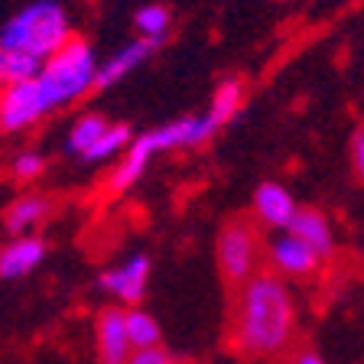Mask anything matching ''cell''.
<instances>
[{
  "label": "cell",
  "instance_id": "cell-1",
  "mask_svg": "<svg viewBox=\"0 0 364 364\" xmlns=\"http://www.w3.org/2000/svg\"><path fill=\"white\" fill-rule=\"evenodd\" d=\"M296 303L277 273H257L237 287L231 309V345L247 358H277L293 345Z\"/></svg>",
  "mask_w": 364,
  "mask_h": 364
},
{
  "label": "cell",
  "instance_id": "cell-2",
  "mask_svg": "<svg viewBox=\"0 0 364 364\" xmlns=\"http://www.w3.org/2000/svg\"><path fill=\"white\" fill-rule=\"evenodd\" d=\"M98 68L101 65L95 59V49L85 39L72 36L59 53L43 62V72L36 78L43 85L53 111H59L65 105L82 101L91 88H98Z\"/></svg>",
  "mask_w": 364,
  "mask_h": 364
},
{
  "label": "cell",
  "instance_id": "cell-3",
  "mask_svg": "<svg viewBox=\"0 0 364 364\" xmlns=\"http://www.w3.org/2000/svg\"><path fill=\"white\" fill-rule=\"evenodd\" d=\"M68 39H72V23L55 0H36L30 7H23L0 30V46L23 49L43 62L59 53Z\"/></svg>",
  "mask_w": 364,
  "mask_h": 364
},
{
  "label": "cell",
  "instance_id": "cell-4",
  "mask_svg": "<svg viewBox=\"0 0 364 364\" xmlns=\"http://www.w3.org/2000/svg\"><path fill=\"white\" fill-rule=\"evenodd\" d=\"M215 254H218L221 277L231 287H244V283L254 280L260 273V237L254 231V225L244 218L228 221L221 228Z\"/></svg>",
  "mask_w": 364,
  "mask_h": 364
},
{
  "label": "cell",
  "instance_id": "cell-5",
  "mask_svg": "<svg viewBox=\"0 0 364 364\" xmlns=\"http://www.w3.org/2000/svg\"><path fill=\"white\" fill-rule=\"evenodd\" d=\"M49 111H53V105L46 98L39 78L0 91V130H7V134L36 127Z\"/></svg>",
  "mask_w": 364,
  "mask_h": 364
},
{
  "label": "cell",
  "instance_id": "cell-6",
  "mask_svg": "<svg viewBox=\"0 0 364 364\" xmlns=\"http://www.w3.org/2000/svg\"><path fill=\"white\" fill-rule=\"evenodd\" d=\"M146 283H150V257L146 254H134L124 264L107 267L98 277V289L107 296H114L117 303L124 306H136L146 293Z\"/></svg>",
  "mask_w": 364,
  "mask_h": 364
},
{
  "label": "cell",
  "instance_id": "cell-7",
  "mask_svg": "<svg viewBox=\"0 0 364 364\" xmlns=\"http://www.w3.org/2000/svg\"><path fill=\"white\" fill-rule=\"evenodd\" d=\"M95 351L98 364H127L134 358V345L127 335V309L107 306L95 318Z\"/></svg>",
  "mask_w": 364,
  "mask_h": 364
},
{
  "label": "cell",
  "instance_id": "cell-8",
  "mask_svg": "<svg viewBox=\"0 0 364 364\" xmlns=\"http://www.w3.org/2000/svg\"><path fill=\"white\" fill-rule=\"evenodd\" d=\"M318 264H322V257H318L306 241H299L296 235H289V231L270 244V267L277 273H283V277L303 280V277H312V273L318 270Z\"/></svg>",
  "mask_w": 364,
  "mask_h": 364
},
{
  "label": "cell",
  "instance_id": "cell-9",
  "mask_svg": "<svg viewBox=\"0 0 364 364\" xmlns=\"http://www.w3.org/2000/svg\"><path fill=\"white\" fill-rule=\"evenodd\" d=\"M46 260V241L36 235L14 237L0 247V280H20Z\"/></svg>",
  "mask_w": 364,
  "mask_h": 364
},
{
  "label": "cell",
  "instance_id": "cell-10",
  "mask_svg": "<svg viewBox=\"0 0 364 364\" xmlns=\"http://www.w3.org/2000/svg\"><path fill=\"white\" fill-rule=\"evenodd\" d=\"M156 144H153V134H140L134 140V144L127 146V153L121 156V163H117V169L111 173V179H107V189L114 192V196H121V192H127L130 186H136L140 182V176L146 173V166H150V159L156 156Z\"/></svg>",
  "mask_w": 364,
  "mask_h": 364
},
{
  "label": "cell",
  "instance_id": "cell-11",
  "mask_svg": "<svg viewBox=\"0 0 364 364\" xmlns=\"http://www.w3.org/2000/svg\"><path fill=\"white\" fill-rule=\"evenodd\" d=\"M299 212V205L293 202L287 189L280 182H264L254 192V218L267 228H289Z\"/></svg>",
  "mask_w": 364,
  "mask_h": 364
},
{
  "label": "cell",
  "instance_id": "cell-12",
  "mask_svg": "<svg viewBox=\"0 0 364 364\" xmlns=\"http://www.w3.org/2000/svg\"><path fill=\"white\" fill-rule=\"evenodd\" d=\"M156 49H159V43H153V39H134V43L121 46V49L98 68V88H111V85H117L121 78H127L130 72L144 65Z\"/></svg>",
  "mask_w": 364,
  "mask_h": 364
},
{
  "label": "cell",
  "instance_id": "cell-13",
  "mask_svg": "<svg viewBox=\"0 0 364 364\" xmlns=\"http://www.w3.org/2000/svg\"><path fill=\"white\" fill-rule=\"evenodd\" d=\"M289 235H296L299 241H306L312 250H316L322 260H328L335 254V235H332V225L322 212L316 208H299L293 218V225L287 228Z\"/></svg>",
  "mask_w": 364,
  "mask_h": 364
},
{
  "label": "cell",
  "instance_id": "cell-14",
  "mask_svg": "<svg viewBox=\"0 0 364 364\" xmlns=\"http://www.w3.org/2000/svg\"><path fill=\"white\" fill-rule=\"evenodd\" d=\"M49 208H53V205H49L46 196H20L16 202L7 205V212H4V228H7L14 237L33 235V231L46 221Z\"/></svg>",
  "mask_w": 364,
  "mask_h": 364
},
{
  "label": "cell",
  "instance_id": "cell-15",
  "mask_svg": "<svg viewBox=\"0 0 364 364\" xmlns=\"http://www.w3.org/2000/svg\"><path fill=\"white\" fill-rule=\"evenodd\" d=\"M39 72H43V59L23 53V49L0 46V91L23 85V82H33Z\"/></svg>",
  "mask_w": 364,
  "mask_h": 364
},
{
  "label": "cell",
  "instance_id": "cell-16",
  "mask_svg": "<svg viewBox=\"0 0 364 364\" xmlns=\"http://www.w3.org/2000/svg\"><path fill=\"white\" fill-rule=\"evenodd\" d=\"M107 127H111V121H107V117H101V114H82V117L68 127L65 153H68V156L85 159V153H88L91 146H95L101 136L107 134Z\"/></svg>",
  "mask_w": 364,
  "mask_h": 364
},
{
  "label": "cell",
  "instance_id": "cell-17",
  "mask_svg": "<svg viewBox=\"0 0 364 364\" xmlns=\"http://www.w3.org/2000/svg\"><path fill=\"white\" fill-rule=\"evenodd\" d=\"M241 105H244V85L237 82V78H225V82L215 88L212 105H208L205 114L212 117L215 127H225V124H231V117L241 111Z\"/></svg>",
  "mask_w": 364,
  "mask_h": 364
},
{
  "label": "cell",
  "instance_id": "cell-18",
  "mask_svg": "<svg viewBox=\"0 0 364 364\" xmlns=\"http://www.w3.org/2000/svg\"><path fill=\"white\" fill-rule=\"evenodd\" d=\"M127 335H130V345H134V351L159 348V338H163V332H159V322L150 316V312L140 309V306H127Z\"/></svg>",
  "mask_w": 364,
  "mask_h": 364
},
{
  "label": "cell",
  "instance_id": "cell-19",
  "mask_svg": "<svg viewBox=\"0 0 364 364\" xmlns=\"http://www.w3.org/2000/svg\"><path fill=\"white\" fill-rule=\"evenodd\" d=\"M169 26H173V16L166 7L159 4H146L134 14V30L140 33V39H153V43H163L169 36Z\"/></svg>",
  "mask_w": 364,
  "mask_h": 364
},
{
  "label": "cell",
  "instance_id": "cell-20",
  "mask_svg": "<svg viewBox=\"0 0 364 364\" xmlns=\"http://www.w3.org/2000/svg\"><path fill=\"white\" fill-rule=\"evenodd\" d=\"M130 144H134V140H130L127 124H111V127H107V134L101 136V140L91 146L88 153H85V163H105V159L121 156V153H127Z\"/></svg>",
  "mask_w": 364,
  "mask_h": 364
},
{
  "label": "cell",
  "instance_id": "cell-21",
  "mask_svg": "<svg viewBox=\"0 0 364 364\" xmlns=\"http://www.w3.org/2000/svg\"><path fill=\"white\" fill-rule=\"evenodd\" d=\"M46 173V156L36 150H23L14 156V163H10V176H14L16 182H33L39 179V176Z\"/></svg>",
  "mask_w": 364,
  "mask_h": 364
},
{
  "label": "cell",
  "instance_id": "cell-22",
  "mask_svg": "<svg viewBox=\"0 0 364 364\" xmlns=\"http://www.w3.org/2000/svg\"><path fill=\"white\" fill-rule=\"evenodd\" d=\"M280 364H326L312 345H289L280 355Z\"/></svg>",
  "mask_w": 364,
  "mask_h": 364
},
{
  "label": "cell",
  "instance_id": "cell-23",
  "mask_svg": "<svg viewBox=\"0 0 364 364\" xmlns=\"http://www.w3.org/2000/svg\"><path fill=\"white\" fill-rule=\"evenodd\" d=\"M351 166H355L358 179L364 182V127H358L351 136Z\"/></svg>",
  "mask_w": 364,
  "mask_h": 364
},
{
  "label": "cell",
  "instance_id": "cell-24",
  "mask_svg": "<svg viewBox=\"0 0 364 364\" xmlns=\"http://www.w3.org/2000/svg\"><path fill=\"white\" fill-rule=\"evenodd\" d=\"M127 364H173V358L163 348H146V351H134V358Z\"/></svg>",
  "mask_w": 364,
  "mask_h": 364
},
{
  "label": "cell",
  "instance_id": "cell-25",
  "mask_svg": "<svg viewBox=\"0 0 364 364\" xmlns=\"http://www.w3.org/2000/svg\"><path fill=\"white\" fill-rule=\"evenodd\" d=\"M280 4H287V0H280Z\"/></svg>",
  "mask_w": 364,
  "mask_h": 364
}]
</instances>
